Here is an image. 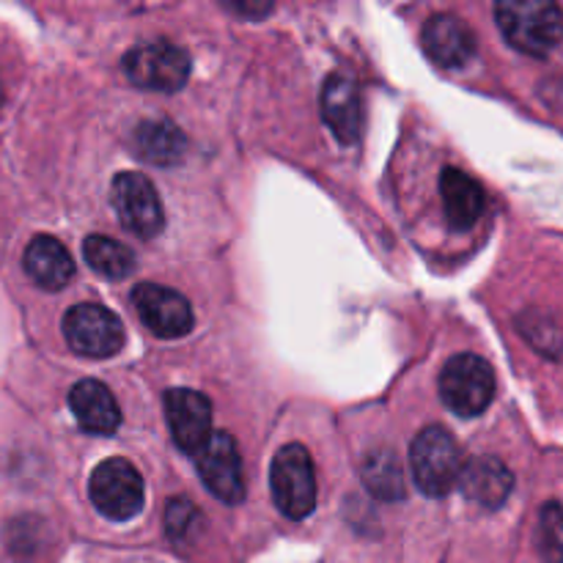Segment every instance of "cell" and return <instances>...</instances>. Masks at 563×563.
<instances>
[{"label": "cell", "instance_id": "603a6c76", "mask_svg": "<svg viewBox=\"0 0 563 563\" xmlns=\"http://www.w3.org/2000/svg\"><path fill=\"white\" fill-rule=\"evenodd\" d=\"M198 522H201V511L187 498L170 500L168 509H165V528H168V537L176 539V542L190 537Z\"/></svg>", "mask_w": 563, "mask_h": 563}, {"label": "cell", "instance_id": "5bb4252c", "mask_svg": "<svg viewBox=\"0 0 563 563\" xmlns=\"http://www.w3.org/2000/svg\"><path fill=\"white\" fill-rule=\"evenodd\" d=\"M460 489L467 500L484 509H500L515 489V476L498 456H478L465 462L460 476Z\"/></svg>", "mask_w": 563, "mask_h": 563}, {"label": "cell", "instance_id": "5b68a950", "mask_svg": "<svg viewBox=\"0 0 563 563\" xmlns=\"http://www.w3.org/2000/svg\"><path fill=\"white\" fill-rule=\"evenodd\" d=\"M88 498L102 517L113 522H126L135 520L143 511L146 489H143L137 467L121 456H113L93 467L91 482H88Z\"/></svg>", "mask_w": 563, "mask_h": 563}, {"label": "cell", "instance_id": "9c48e42d", "mask_svg": "<svg viewBox=\"0 0 563 563\" xmlns=\"http://www.w3.org/2000/svg\"><path fill=\"white\" fill-rule=\"evenodd\" d=\"M165 418H168L170 438L185 454L198 456L212 440V405L198 390H168L165 394Z\"/></svg>", "mask_w": 563, "mask_h": 563}, {"label": "cell", "instance_id": "ffe728a7", "mask_svg": "<svg viewBox=\"0 0 563 563\" xmlns=\"http://www.w3.org/2000/svg\"><path fill=\"white\" fill-rule=\"evenodd\" d=\"M363 484L379 500L405 498V473L390 451H374L363 465Z\"/></svg>", "mask_w": 563, "mask_h": 563}, {"label": "cell", "instance_id": "2e32d148", "mask_svg": "<svg viewBox=\"0 0 563 563\" xmlns=\"http://www.w3.org/2000/svg\"><path fill=\"white\" fill-rule=\"evenodd\" d=\"M22 264H25L27 278L47 291L64 289L75 278V262H71L69 251L55 236L47 234L33 236L31 245L25 247Z\"/></svg>", "mask_w": 563, "mask_h": 563}, {"label": "cell", "instance_id": "4fadbf2b", "mask_svg": "<svg viewBox=\"0 0 563 563\" xmlns=\"http://www.w3.org/2000/svg\"><path fill=\"white\" fill-rule=\"evenodd\" d=\"M322 119L341 143H355L363 130V97L350 75L328 77L322 88Z\"/></svg>", "mask_w": 563, "mask_h": 563}, {"label": "cell", "instance_id": "30bf717a", "mask_svg": "<svg viewBox=\"0 0 563 563\" xmlns=\"http://www.w3.org/2000/svg\"><path fill=\"white\" fill-rule=\"evenodd\" d=\"M132 306H135L141 322L159 339H181L192 330V308L185 295L157 284H141L132 291Z\"/></svg>", "mask_w": 563, "mask_h": 563}, {"label": "cell", "instance_id": "9a60e30c", "mask_svg": "<svg viewBox=\"0 0 563 563\" xmlns=\"http://www.w3.org/2000/svg\"><path fill=\"white\" fill-rule=\"evenodd\" d=\"M69 410L88 434H113L121 427L119 401L97 379H82L69 390Z\"/></svg>", "mask_w": 563, "mask_h": 563}, {"label": "cell", "instance_id": "e0dca14e", "mask_svg": "<svg viewBox=\"0 0 563 563\" xmlns=\"http://www.w3.org/2000/svg\"><path fill=\"white\" fill-rule=\"evenodd\" d=\"M440 196H443L445 218L454 229L467 231L478 223L484 212V190L471 174L460 168H445L440 176Z\"/></svg>", "mask_w": 563, "mask_h": 563}, {"label": "cell", "instance_id": "8992f818", "mask_svg": "<svg viewBox=\"0 0 563 563\" xmlns=\"http://www.w3.org/2000/svg\"><path fill=\"white\" fill-rule=\"evenodd\" d=\"M190 66L187 49L165 38L137 44L124 55V75L143 91H179L190 80Z\"/></svg>", "mask_w": 563, "mask_h": 563}, {"label": "cell", "instance_id": "52a82bcc", "mask_svg": "<svg viewBox=\"0 0 563 563\" xmlns=\"http://www.w3.org/2000/svg\"><path fill=\"white\" fill-rule=\"evenodd\" d=\"M64 335L71 352L82 357H113L124 350L126 333L113 311L93 302H82L66 311Z\"/></svg>", "mask_w": 563, "mask_h": 563}, {"label": "cell", "instance_id": "6da1fadb", "mask_svg": "<svg viewBox=\"0 0 563 563\" xmlns=\"http://www.w3.org/2000/svg\"><path fill=\"white\" fill-rule=\"evenodd\" d=\"M495 20L506 42L520 53L544 58L563 42V11L550 0H504Z\"/></svg>", "mask_w": 563, "mask_h": 563}, {"label": "cell", "instance_id": "8fae6325", "mask_svg": "<svg viewBox=\"0 0 563 563\" xmlns=\"http://www.w3.org/2000/svg\"><path fill=\"white\" fill-rule=\"evenodd\" d=\"M198 473L209 493L223 504L236 506L245 500V476L236 440L229 432L212 434L207 449L198 454Z\"/></svg>", "mask_w": 563, "mask_h": 563}, {"label": "cell", "instance_id": "d4e9b609", "mask_svg": "<svg viewBox=\"0 0 563 563\" xmlns=\"http://www.w3.org/2000/svg\"><path fill=\"white\" fill-rule=\"evenodd\" d=\"M0 102H3V88H0Z\"/></svg>", "mask_w": 563, "mask_h": 563}, {"label": "cell", "instance_id": "ba28073f", "mask_svg": "<svg viewBox=\"0 0 563 563\" xmlns=\"http://www.w3.org/2000/svg\"><path fill=\"white\" fill-rule=\"evenodd\" d=\"M110 201H113L121 225L137 240H152L163 231V203H159L157 187L148 181V176L135 174V170L119 174L110 185Z\"/></svg>", "mask_w": 563, "mask_h": 563}, {"label": "cell", "instance_id": "277c9868", "mask_svg": "<svg viewBox=\"0 0 563 563\" xmlns=\"http://www.w3.org/2000/svg\"><path fill=\"white\" fill-rule=\"evenodd\" d=\"M269 489L278 511L289 520H306L317 506V471L306 445L291 443L275 454Z\"/></svg>", "mask_w": 563, "mask_h": 563}, {"label": "cell", "instance_id": "ac0fdd59", "mask_svg": "<svg viewBox=\"0 0 563 563\" xmlns=\"http://www.w3.org/2000/svg\"><path fill=\"white\" fill-rule=\"evenodd\" d=\"M135 148L148 163L174 165L185 157L187 141L170 121H143L135 130Z\"/></svg>", "mask_w": 563, "mask_h": 563}, {"label": "cell", "instance_id": "7a4b0ae2", "mask_svg": "<svg viewBox=\"0 0 563 563\" xmlns=\"http://www.w3.org/2000/svg\"><path fill=\"white\" fill-rule=\"evenodd\" d=\"M410 467L416 487L429 498H443L451 489L460 487L462 451L454 434L443 427H427L410 449Z\"/></svg>", "mask_w": 563, "mask_h": 563}, {"label": "cell", "instance_id": "d6986e66", "mask_svg": "<svg viewBox=\"0 0 563 563\" xmlns=\"http://www.w3.org/2000/svg\"><path fill=\"white\" fill-rule=\"evenodd\" d=\"M82 256H86V264L93 273L110 280L126 278L132 267H135V253L126 245H121V242L102 234H91L82 242Z\"/></svg>", "mask_w": 563, "mask_h": 563}, {"label": "cell", "instance_id": "7c38bea8", "mask_svg": "<svg viewBox=\"0 0 563 563\" xmlns=\"http://www.w3.org/2000/svg\"><path fill=\"white\" fill-rule=\"evenodd\" d=\"M421 42L429 58L434 64L445 66V69H460L476 55V33H473V27L462 16L449 14V11L429 16L427 25H423Z\"/></svg>", "mask_w": 563, "mask_h": 563}, {"label": "cell", "instance_id": "3957f363", "mask_svg": "<svg viewBox=\"0 0 563 563\" xmlns=\"http://www.w3.org/2000/svg\"><path fill=\"white\" fill-rule=\"evenodd\" d=\"M495 372L484 357L462 352L454 355L440 372V399L460 418H476L493 405Z\"/></svg>", "mask_w": 563, "mask_h": 563}, {"label": "cell", "instance_id": "cb8c5ba5", "mask_svg": "<svg viewBox=\"0 0 563 563\" xmlns=\"http://www.w3.org/2000/svg\"><path fill=\"white\" fill-rule=\"evenodd\" d=\"M231 9H234V11H242V14H267V11L273 9V5H251V3H236V5H231Z\"/></svg>", "mask_w": 563, "mask_h": 563}, {"label": "cell", "instance_id": "44dd1931", "mask_svg": "<svg viewBox=\"0 0 563 563\" xmlns=\"http://www.w3.org/2000/svg\"><path fill=\"white\" fill-rule=\"evenodd\" d=\"M539 553L548 563H563V506L550 500L542 506L537 531Z\"/></svg>", "mask_w": 563, "mask_h": 563}, {"label": "cell", "instance_id": "7402d4cb", "mask_svg": "<svg viewBox=\"0 0 563 563\" xmlns=\"http://www.w3.org/2000/svg\"><path fill=\"white\" fill-rule=\"evenodd\" d=\"M520 328H522V335H528V341H531L537 350H542L544 355H561L563 335L553 319L531 311L526 313V317H520Z\"/></svg>", "mask_w": 563, "mask_h": 563}]
</instances>
